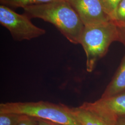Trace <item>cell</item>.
Listing matches in <instances>:
<instances>
[{"label": "cell", "instance_id": "cell-15", "mask_svg": "<svg viewBox=\"0 0 125 125\" xmlns=\"http://www.w3.org/2000/svg\"><path fill=\"white\" fill-rule=\"evenodd\" d=\"M37 119L38 122V125H62L51 121L39 119Z\"/></svg>", "mask_w": 125, "mask_h": 125}, {"label": "cell", "instance_id": "cell-16", "mask_svg": "<svg viewBox=\"0 0 125 125\" xmlns=\"http://www.w3.org/2000/svg\"><path fill=\"white\" fill-rule=\"evenodd\" d=\"M114 125H125V116H122L118 118Z\"/></svg>", "mask_w": 125, "mask_h": 125}, {"label": "cell", "instance_id": "cell-11", "mask_svg": "<svg viewBox=\"0 0 125 125\" xmlns=\"http://www.w3.org/2000/svg\"><path fill=\"white\" fill-rule=\"evenodd\" d=\"M105 12L112 21L115 18L116 9L121 0H99Z\"/></svg>", "mask_w": 125, "mask_h": 125}, {"label": "cell", "instance_id": "cell-13", "mask_svg": "<svg viewBox=\"0 0 125 125\" xmlns=\"http://www.w3.org/2000/svg\"><path fill=\"white\" fill-rule=\"evenodd\" d=\"M18 125H38V119L32 117L24 115L22 120Z\"/></svg>", "mask_w": 125, "mask_h": 125}, {"label": "cell", "instance_id": "cell-5", "mask_svg": "<svg viewBox=\"0 0 125 125\" xmlns=\"http://www.w3.org/2000/svg\"><path fill=\"white\" fill-rule=\"evenodd\" d=\"M81 107L94 112L110 125L116 120L125 116V92L106 98H101L92 103L85 102Z\"/></svg>", "mask_w": 125, "mask_h": 125}, {"label": "cell", "instance_id": "cell-6", "mask_svg": "<svg viewBox=\"0 0 125 125\" xmlns=\"http://www.w3.org/2000/svg\"><path fill=\"white\" fill-rule=\"evenodd\" d=\"M84 26L111 21L99 0H68Z\"/></svg>", "mask_w": 125, "mask_h": 125}, {"label": "cell", "instance_id": "cell-8", "mask_svg": "<svg viewBox=\"0 0 125 125\" xmlns=\"http://www.w3.org/2000/svg\"><path fill=\"white\" fill-rule=\"evenodd\" d=\"M73 108L75 116L82 125H110L94 112L81 106Z\"/></svg>", "mask_w": 125, "mask_h": 125}, {"label": "cell", "instance_id": "cell-10", "mask_svg": "<svg viewBox=\"0 0 125 125\" xmlns=\"http://www.w3.org/2000/svg\"><path fill=\"white\" fill-rule=\"evenodd\" d=\"M24 115L15 113L0 114V125H18Z\"/></svg>", "mask_w": 125, "mask_h": 125}, {"label": "cell", "instance_id": "cell-4", "mask_svg": "<svg viewBox=\"0 0 125 125\" xmlns=\"http://www.w3.org/2000/svg\"><path fill=\"white\" fill-rule=\"evenodd\" d=\"M0 23L10 32L14 40H31L45 34L44 29L33 24L29 17L13 11L7 6H0Z\"/></svg>", "mask_w": 125, "mask_h": 125}, {"label": "cell", "instance_id": "cell-14", "mask_svg": "<svg viewBox=\"0 0 125 125\" xmlns=\"http://www.w3.org/2000/svg\"><path fill=\"white\" fill-rule=\"evenodd\" d=\"M117 27L119 33V41L121 42L125 46V23Z\"/></svg>", "mask_w": 125, "mask_h": 125}, {"label": "cell", "instance_id": "cell-9", "mask_svg": "<svg viewBox=\"0 0 125 125\" xmlns=\"http://www.w3.org/2000/svg\"><path fill=\"white\" fill-rule=\"evenodd\" d=\"M57 0H0L1 5L23 9L33 5L43 4Z\"/></svg>", "mask_w": 125, "mask_h": 125}, {"label": "cell", "instance_id": "cell-7", "mask_svg": "<svg viewBox=\"0 0 125 125\" xmlns=\"http://www.w3.org/2000/svg\"><path fill=\"white\" fill-rule=\"evenodd\" d=\"M125 92V54L112 80L107 85L101 98H106Z\"/></svg>", "mask_w": 125, "mask_h": 125}, {"label": "cell", "instance_id": "cell-2", "mask_svg": "<svg viewBox=\"0 0 125 125\" xmlns=\"http://www.w3.org/2000/svg\"><path fill=\"white\" fill-rule=\"evenodd\" d=\"M15 113L62 125H82L77 120L73 107L48 102H14L0 104V114Z\"/></svg>", "mask_w": 125, "mask_h": 125}, {"label": "cell", "instance_id": "cell-3", "mask_svg": "<svg viewBox=\"0 0 125 125\" xmlns=\"http://www.w3.org/2000/svg\"><path fill=\"white\" fill-rule=\"evenodd\" d=\"M115 41H119V33L112 21L84 27L79 44L85 51L87 72L93 71L98 61L106 54Z\"/></svg>", "mask_w": 125, "mask_h": 125}, {"label": "cell", "instance_id": "cell-12", "mask_svg": "<svg viewBox=\"0 0 125 125\" xmlns=\"http://www.w3.org/2000/svg\"><path fill=\"white\" fill-rule=\"evenodd\" d=\"M116 26H120L125 23V0H121L116 9L115 18L113 21Z\"/></svg>", "mask_w": 125, "mask_h": 125}, {"label": "cell", "instance_id": "cell-1", "mask_svg": "<svg viewBox=\"0 0 125 125\" xmlns=\"http://www.w3.org/2000/svg\"><path fill=\"white\" fill-rule=\"evenodd\" d=\"M23 9L29 18H39L52 23L70 42L79 44L85 26L68 0H57Z\"/></svg>", "mask_w": 125, "mask_h": 125}]
</instances>
